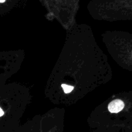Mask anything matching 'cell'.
I'll return each instance as SVG.
<instances>
[{
	"instance_id": "1",
	"label": "cell",
	"mask_w": 132,
	"mask_h": 132,
	"mask_svg": "<svg viewBox=\"0 0 132 132\" xmlns=\"http://www.w3.org/2000/svg\"><path fill=\"white\" fill-rule=\"evenodd\" d=\"M125 104L121 100H114L108 105V110L111 113H118L123 110Z\"/></svg>"
},
{
	"instance_id": "2",
	"label": "cell",
	"mask_w": 132,
	"mask_h": 132,
	"mask_svg": "<svg viewBox=\"0 0 132 132\" xmlns=\"http://www.w3.org/2000/svg\"><path fill=\"white\" fill-rule=\"evenodd\" d=\"M62 87L63 89L64 93H66V94H69L73 90V87L70 86V85H67V84H62Z\"/></svg>"
},
{
	"instance_id": "3",
	"label": "cell",
	"mask_w": 132,
	"mask_h": 132,
	"mask_svg": "<svg viewBox=\"0 0 132 132\" xmlns=\"http://www.w3.org/2000/svg\"><path fill=\"white\" fill-rule=\"evenodd\" d=\"M3 114H4V111L2 108H0V116L2 117V116H3Z\"/></svg>"
},
{
	"instance_id": "4",
	"label": "cell",
	"mask_w": 132,
	"mask_h": 132,
	"mask_svg": "<svg viewBox=\"0 0 132 132\" xmlns=\"http://www.w3.org/2000/svg\"><path fill=\"white\" fill-rule=\"evenodd\" d=\"M5 1V0H0V2H1V3H3Z\"/></svg>"
}]
</instances>
